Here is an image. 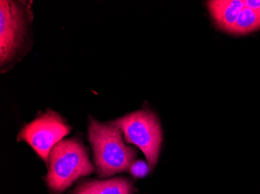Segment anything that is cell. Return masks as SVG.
<instances>
[{
  "label": "cell",
  "mask_w": 260,
  "mask_h": 194,
  "mask_svg": "<svg viewBox=\"0 0 260 194\" xmlns=\"http://www.w3.org/2000/svg\"><path fill=\"white\" fill-rule=\"evenodd\" d=\"M134 185L126 178L115 177L105 180L84 181L73 194H132Z\"/></svg>",
  "instance_id": "8992f818"
},
{
  "label": "cell",
  "mask_w": 260,
  "mask_h": 194,
  "mask_svg": "<svg viewBox=\"0 0 260 194\" xmlns=\"http://www.w3.org/2000/svg\"><path fill=\"white\" fill-rule=\"evenodd\" d=\"M150 170V169L148 164L145 162L141 161V160L134 162V164L131 166L129 169L131 174L137 178L144 177L148 174Z\"/></svg>",
  "instance_id": "9c48e42d"
},
{
  "label": "cell",
  "mask_w": 260,
  "mask_h": 194,
  "mask_svg": "<svg viewBox=\"0 0 260 194\" xmlns=\"http://www.w3.org/2000/svg\"><path fill=\"white\" fill-rule=\"evenodd\" d=\"M207 8L216 25L229 32L243 10V0H211Z\"/></svg>",
  "instance_id": "52a82bcc"
},
{
  "label": "cell",
  "mask_w": 260,
  "mask_h": 194,
  "mask_svg": "<svg viewBox=\"0 0 260 194\" xmlns=\"http://www.w3.org/2000/svg\"><path fill=\"white\" fill-rule=\"evenodd\" d=\"M244 7L260 13V0H243Z\"/></svg>",
  "instance_id": "30bf717a"
},
{
  "label": "cell",
  "mask_w": 260,
  "mask_h": 194,
  "mask_svg": "<svg viewBox=\"0 0 260 194\" xmlns=\"http://www.w3.org/2000/svg\"><path fill=\"white\" fill-rule=\"evenodd\" d=\"M108 123L122 131L128 144H134L141 150L150 170L155 168L163 141L161 126L155 113L143 109Z\"/></svg>",
  "instance_id": "277c9868"
},
{
  "label": "cell",
  "mask_w": 260,
  "mask_h": 194,
  "mask_svg": "<svg viewBox=\"0 0 260 194\" xmlns=\"http://www.w3.org/2000/svg\"><path fill=\"white\" fill-rule=\"evenodd\" d=\"M45 181L48 187L59 193L83 176L95 171L87 148L77 137L63 138L51 150Z\"/></svg>",
  "instance_id": "3957f363"
},
{
  "label": "cell",
  "mask_w": 260,
  "mask_h": 194,
  "mask_svg": "<svg viewBox=\"0 0 260 194\" xmlns=\"http://www.w3.org/2000/svg\"><path fill=\"white\" fill-rule=\"evenodd\" d=\"M87 132L99 177L109 178L129 170L137 151L126 145L119 128L90 117Z\"/></svg>",
  "instance_id": "7a4b0ae2"
},
{
  "label": "cell",
  "mask_w": 260,
  "mask_h": 194,
  "mask_svg": "<svg viewBox=\"0 0 260 194\" xmlns=\"http://www.w3.org/2000/svg\"><path fill=\"white\" fill-rule=\"evenodd\" d=\"M260 28V13L244 7L229 33L245 34Z\"/></svg>",
  "instance_id": "ba28073f"
},
{
  "label": "cell",
  "mask_w": 260,
  "mask_h": 194,
  "mask_svg": "<svg viewBox=\"0 0 260 194\" xmlns=\"http://www.w3.org/2000/svg\"><path fill=\"white\" fill-rule=\"evenodd\" d=\"M72 131L68 122L52 109L39 113L31 122L22 128L17 141H24L48 165L51 150Z\"/></svg>",
  "instance_id": "5b68a950"
},
{
  "label": "cell",
  "mask_w": 260,
  "mask_h": 194,
  "mask_svg": "<svg viewBox=\"0 0 260 194\" xmlns=\"http://www.w3.org/2000/svg\"><path fill=\"white\" fill-rule=\"evenodd\" d=\"M32 1H0V71H11L33 47Z\"/></svg>",
  "instance_id": "6da1fadb"
}]
</instances>
